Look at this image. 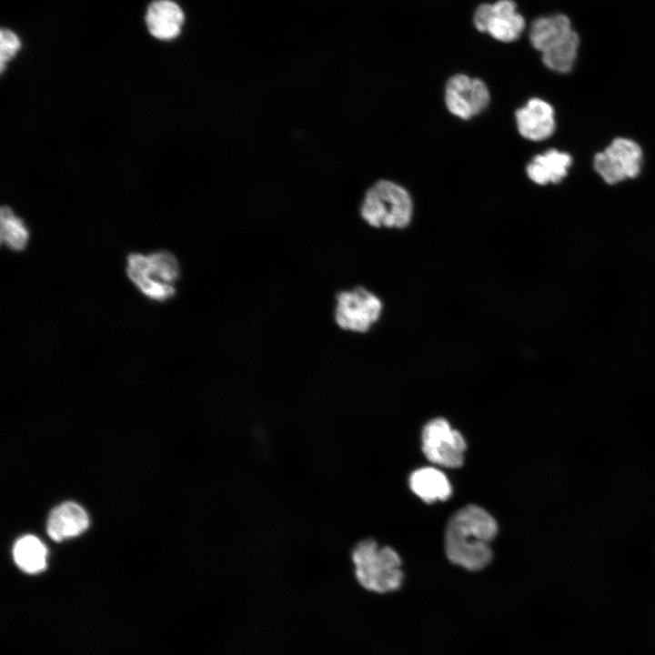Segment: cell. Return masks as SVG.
<instances>
[{"label":"cell","instance_id":"cell-9","mask_svg":"<svg viewBox=\"0 0 655 655\" xmlns=\"http://www.w3.org/2000/svg\"><path fill=\"white\" fill-rule=\"evenodd\" d=\"M145 21L153 37L170 41L180 35L185 23V13L173 0H154L146 8Z\"/></svg>","mask_w":655,"mask_h":655},{"label":"cell","instance_id":"cell-10","mask_svg":"<svg viewBox=\"0 0 655 655\" xmlns=\"http://www.w3.org/2000/svg\"><path fill=\"white\" fill-rule=\"evenodd\" d=\"M516 120L519 134L532 141L549 137L555 129L554 109L539 98H531L518 109Z\"/></svg>","mask_w":655,"mask_h":655},{"label":"cell","instance_id":"cell-17","mask_svg":"<svg viewBox=\"0 0 655 655\" xmlns=\"http://www.w3.org/2000/svg\"><path fill=\"white\" fill-rule=\"evenodd\" d=\"M579 45L578 34L571 30L565 36L541 52L543 64L559 73H568L573 67Z\"/></svg>","mask_w":655,"mask_h":655},{"label":"cell","instance_id":"cell-3","mask_svg":"<svg viewBox=\"0 0 655 655\" xmlns=\"http://www.w3.org/2000/svg\"><path fill=\"white\" fill-rule=\"evenodd\" d=\"M126 275L146 297L165 301L176 294L174 283L179 278L176 257L166 250L149 255L131 253L126 258Z\"/></svg>","mask_w":655,"mask_h":655},{"label":"cell","instance_id":"cell-15","mask_svg":"<svg viewBox=\"0 0 655 655\" xmlns=\"http://www.w3.org/2000/svg\"><path fill=\"white\" fill-rule=\"evenodd\" d=\"M571 30L568 16L556 14L536 18L530 25L529 36L532 46L543 52Z\"/></svg>","mask_w":655,"mask_h":655},{"label":"cell","instance_id":"cell-6","mask_svg":"<svg viewBox=\"0 0 655 655\" xmlns=\"http://www.w3.org/2000/svg\"><path fill=\"white\" fill-rule=\"evenodd\" d=\"M421 439L422 451L432 463L452 469L463 464L466 441L447 419L429 420L422 429Z\"/></svg>","mask_w":655,"mask_h":655},{"label":"cell","instance_id":"cell-18","mask_svg":"<svg viewBox=\"0 0 655 655\" xmlns=\"http://www.w3.org/2000/svg\"><path fill=\"white\" fill-rule=\"evenodd\" d=\"M1 242L15 251L23 250L29 239V231L23 220L16 217L8 207H3L0 212Z\"/></svg>","mask_w":655,"mask_h":655},{"label":"cell","instance_id":"cell-2","mask_svg":"<svg viewBox=\"0 0 655 655\" xmlns=\"http://www.w3.org/2000/svg\"><path fill=\"white\" fill-rule=\"evenodd\" d=\"M351 561L357 582L365 590L386 595L401 589L404 581L401 560L392 548L366 539L352 549Z\"/></svg>","mask_w":655,"mask_h":655},{"label":"cell","instance_id":"cell-1","mask_svg":"<svg viewBox=\"0 0 655 655\" xmlns=\"http://www.w3.org/2000/svg\"><path fill=\"white\" fill-rule=\"evenodd\" d=\"M498 532L494 518L482 508L468 505L448 520L445 549L448 559L470 571L486 568L491 561L490 542Z\"/></svg>","mask_w":655,"mask_h":655},{"label":"cell","instance_id":"cell-19","mask_svg":"<svg viewBox=\"0 0 655 655\" xmlns=\"http://www.w3.org/2000/svg\"><path fill=\"white\" fill-rule=\"evenodd\" d=\"M21 40L12 30L2 28L0 31V67L3 73L6 64L12 60L21 49Z\"/></svg>","mask_w":655,"mask_h":655},{"label":"cell","instance_id":"cell-16","mask_svg":"<svg viewBox=\"0 0 655 655\" xmlns=\"http://www.w3.org/2000/svg\"><path fill=\"white\" fill-rule=\"evenodd\" d=\"M46 555L45 545L32 535L18 539L13 549L15 563L28 574L39 573L45 569Z\"/></svg>","mask_w":655,"mask_h":655},{"label":"cell","instance_id":"cell-13","mask_svg":"<svg viewBox=\"0 0 655 655\" xmlns=\"http://www.w3.org/2000/svg\"><path fill=\"white\" fill-rule=\"evenodd\" d=\"M572 159L567 153L550 149L536 156L527 166L528 176L536 184L559 183L568 174Z\"/></svg>","mask_w":655,"mask_h":655},{"label":"cell","instance_id":"cell-7","mask_svg":"<svg viewBox=\"0 0 655 655\" xmlns=\"http://www.w3.org/2000/svg\"><path fill=\"white\" fill-rule=\"evenodd\" d=\"M642 152L640 146L628 138H616L604 151L596 154L594 168L610 185L636 177L640 171Z\"/></svg>","mask_w":655,"mask_h":655},{"label":"cell","instance_id":"cell-8","mask_svg":"<svg viewBox=\"0 0 655 655\" xmlns=\"http://www.w3.org/2000/svg\"><path fill=\"white\" fill-rule=\"evenodd\" d=\"M445 102L451 114L469 119L487 107L489 92L481 79L458 74L451 76L446 84Z\"/></svg>","mask_w":655,"mask_h":655},{"label":"cell","instance_id":"cell-14","mask_svg":"<svg viewBox=\"0 0 655 655\" xmlns=\"http://www.w3.org/2000/svg\"><path fill=\"white\" fill-rule=\"evenodd\" d=\"M412 491L427 503L446 500L451 495V485L447 477L435 468H422L409 477Z\"/></svg>","mask_w":655,"mask_h":655},{"label":"cell","instance_id":"cell-11","mask_svg":"<svg viewBox=\"0 0 655 655\" xmlns=\"http://www.w3.org/2000/svg\"><path fill=\"white\" fill-rule=\"evenodd\" d=\"M88 526V517L84 509L75 502H64L49 514L46 522L47 535L59 542L84 532Z\"/></svg>","mask_w":655,"mask_h":655},{"label":"cell","instance_id":"cell-20","mask_svg":"<svg viewBox=\"0 0 655 655\" xmlns=\"http://www.w3.org/2000/svg\"><path fill=\"white\" fill-rule=\"evenodd\" d=\"M493 16L492 4H481L473 15V24L479 32L487 33L489 24Z\"/></svg>","mask_w":655,"mask_h":655},{"label":"cell","instance_id":"cell-5","mask_svg":"<svg viewBox=\"0 0 655 655\" xmlns=\"http://www.w3.org/2000/svg\"><path fill=\"white\" fill-rule=\"evenodd\" d=\"M382 300L364 287L338 293L335 321L342 329L366 333L378 321L383 312Z\"/></svg>","mask_w":655,"mask_h":655},{"label":"cell","instance_id":"cell-12","mask_svg":"<svg viewBox=\"0 0 655 655\" xmlns=\"http://www.w3.org/2000/svg\"><path fill=\"white\" fill-rule=\"evenodd\" d=\"M493 16L487 33L494 39L509 43L517 40L525 28L524 17L517 12L513 0H498L492 4Z\"/></svg>","mask_w":655,"mask_h":655},{"label":"cell","instance_id":"cell-4","mask_svg":"<svg viewBox=\"0 0 655 655\" xmlns=\"http://www.w3.org/2000/svg\"><path fill=\"white\" fill-rule=\"evenodd\" d=\"M412 200L408 191L399 185L380 180L366 193L360 213L372 227L404 228L412 217Z\"/></svg>","mask_w":655,"mask_h":655}]
</instances>
